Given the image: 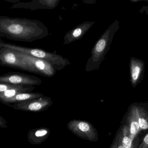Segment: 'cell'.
Returning <instances> with one entry per match:
<instances>
[{
	"instance_id": "obj_17",
	"label": "cell",
	"mask_w": 148,
	"mask_h": 148,
	"mask_svg": "<svg viewBox=\"0 0 148 148\" xmlns=\"http://www.w3.org/2000/svg\"><path fill=\"white\" fill-rule=\"evenodd\" d=\"M78 128L83 132H87L89 129V125L87 123L83 122L80 123L78 124Z\"/></svg>"
},
{
	"instance_id": "obj_24",
	"label": "cell",
	"mask_w": 148,
	"mask_h": 148,
	"mask_svg": "<svg viewBox=\"0 0 148 148\" xmlns=\"http://www.w3.org/2000/svg\"><path fill=\"white\" fill-rule=\"evenodd\" d=\"M145 1H146V2H147L148 3V0H146Z\"/></svg>"
},
{
	"instance_id": "obj_23",
	"label": "cell",
	"mask_w": 148,
	"mask_h": 148,
	"mask_svg": "<svg viewBox=\"0 0 148 148\" xmlns=\"http://www.w3.org/2000/svg\"><path fill=\"white\" fill-rule=\"evenodd\" d=\"M118 148H124L123 147V146H122V145H121V146H119V147H118Z\"/></svg>"
},
{
	"instance_id": "obj_18",
	"label": "cell",
	"mask_w": 148,
	"mask_h": 148,
	"mask_svg": "<svg viewBox=\"0 0 148 148\" xmlns=\"http://www.w3.org/2000/svg\"><path fill=\"white\" fill-rule=\"evenodd\" d=\"M8 127V123L6 120L0 115V128H7Z\"/></svg>"
},
{
	"instance_id": "obj_4",
	"label": "cell",
	"mask_w": 148,
	"mask_h": 148,
	"mask_svg": "<svg viewBox=\"0 0 148 148\" xmlns=\"http://www.w3.org/2000/svg\"><path fill=\"white\" fill-rule=\"evenodd\" d=\"M16 52L25 63L28 72L47 77H53L56 74V70L47 62L31 56Z\"/></svg>"
},
{
	"instance_id": "obj_6",
	"label": "cell",
	"mask_w": 148,
	"mask_h": 148,
	"mask_svg": "<svg viewBox=\"0 0 148 148\" xmlns=\"http://www.w3.org/2000/svg\"><path fill=\"white\" fill-rule=\"evenodd\" d=\"M0 65L28 72V69L21 58L14 50L2 47L0 50Z\"/></svg>"
},
{
	"instance_id": "obj_1",
	"label": "cell",
	"mask_w": 148,
	"mask_h": 148,
	"mask_svg": "<svg viewBox=\"0 0 148 148\" xmlns=\"http://www.w3.org/2000/svg\"><path fill=\"white\" fill-rule=\"evenodd\" d=\"M48 28L40 21L0 15V37L32 42L48 36Z\"/></svg>"
},
{
	"instance_id": "obj_7",
	"label": "cell",
	"mask_w": 148,
	"mask_h": 148,
	"mask_svg": "<svg viewBox=\"0 0 148 148\" xmlns=\"http://www.w3.org/2000/svg\"><path fill=\"white\" fill-rule=\"evenodd\" d=\"M129 66L130 83L132 87L135 88L143 80L145 63L141 59L131 57Z\"/></svg>"
},
{
	"instance_id": "obj_14",
	"label": "cell",
	"mask_w": 148,
	"mask_h": 148,
	"mask_svg": "<svg viewBox=\"0 0 148 148\" xmlns=\"http://www.w3.org/2000/svg\"><path fill=\"white\" fill-rule=\"evenodd\" d=\"M123 136L122 140V145L124 148H136L133 143V140L130 136L129 130L127 125L124 126Z\"/></svg>"
},
{
	"instance_id": "obj_9",
	"label": "cell",
	"mask_w": 148,
	"mask_h": 148,
	"mask_svg": "<svg viewBox=\"0 0 148 148\" xmlns=\"http://www.w3.org/2000/svg\"><path fill=\"white\" fill-rule=\"evenodd\" d=\"M60 0H35L29 2L18 3L14 4L12 8H21L36 10L37 9H53L56 8Z\"/></svg>"
},
{
	"instance_id": "obj_8",
	"label": "cell",
	"mask_w": 148,
	"mask_h": 148,
	"mask_svg": "<svg viewBox=\"0 0 148 148\" xmlns=\"http://www.w3.org/2000/svg\"><path fill=\"white\" fill-rule=\"evenodd\" d=\"M95 23V21H86L69 30L64 36L63 44H69L82 39Z\"/></svg>"
},
{
	"instance_id": "obj_22",
	"label": "cell",
	"mask_w": 148,
	"mask_h": 148,
	"mask_svg": "<svg viewBox=\"0 0 148 148\" xmlns=\"http://www.w3.org/2000/svg\"><path fill=\"white\" fill-rule=\"evenodd\" d=\"M4 43V41H3L2 40H1V37H0V45H1V44H2V43Z\"/></svg>"
},
{
	"instance_id": "obj_12",
	"label": "cell",
	"mask_w": 148,
	"mask_h": 148,
	"mask_svg": "<svg viewBox=\"0 0 148 148\" xmlns=\"http://www.w3.org/2000/svg\"><path fill=\"white\" fill-rule=\"evenodd\" d=\"M35 87L28 85H19L16 87L8 89L0 93V102L14 97L16 95L23 93H28L33 90Z\"/></svg>"
},
{
	"instance_id": "obj_11",
	"label": "cell",
	"mask_w": 148,
	"mask_h": 148,
	"mask_svg": "<svg viewBox=\"0 0 148 148\" xmlns=\"http://www.w3.org/2000/svg\"><path fill=\"white\" fill-rule=\"evenodd\" d=\"M127 126L129 130L130 136L134 140L140 132V125L136 114L134 107L133 104L130 106L127 116Z\"/></svg>"
},
{
	"instance_id": "obj_16",
	"label": "cell",
	"mask_w": 148,
	"mask_h": 148,
	"mask_svg": "<svg viewBox=\"0 0 148 148\" xmlns=\"http://www.w3.org/2000/svg\"><path fill=\"white\" fill-rule=\"evenodd\" d=\"M137 148H148V132L144 136L141 143Z\"/></svg>"
},
{
	"instance_id": "obj_3",
	"label": "cell",
	"mask_w": 148,
	"mask_h": 148,
	"mask_svg": "<svg viewBox=\"0 0 148 148\" xmlns=\"http://www.w3.org/2000/svg\"><path fill=\"white\" fill-rule=\"evenodd\" d=\"M0 46L43 60L51 64L56 71H60L71 64L68 59L64 58L61 55L41 49L27 47L5 43H2Z\"/></svg>"
},
{
	"instance_id": "obj_21",
	"label": "cell",
	"mask_w": 148,
	"mask_h": 148,
	"mask_svg": "<svg viewBox=\"0 0 148 148\" xmlns=\"http://www.w3.org/2000/svg\"><path fill=\"white\" fill-rule=\"evenodd\" d=\"M146 1V0H130V1L131 2L134 3H135L138 2L143 1Z\"/></svg>"
},
{
	"instance_id": "obj_2",
	"label": "cell",
	"mask_w": 148,
	"mask_h": 148,
	"mask_svg": "<svg viewBox=\"0 0 148 148\" xmlns=\"http://www.w3.org/2000/svg\"><path fill=\"white\" fill-rule=\"evenodd\" d=\"M120 26V22L115 20L97 41L86 63V72L99 70L101 64L105 60V56L110 49L113 38L119 30Z\"/></svg>"
},
{
	"instance_id": "obj_25",
	"label": "cell",
	"mask_w": 148,
	"mask_h": 148,
	"mask_svg": "<svg viewBox=\"0 0 148 148\" xmlns=\"http://www.w3.org/2000/svg\"><path fill=\"white\" fill-rule=\"evenodd\" d=\"M1 46H0V50H1Z\"/></svg>"
},
{
	"instance_id": "obj_19",
	"label": "cell",
	"mask_w": 148,
	"mask_h": 148,
	"mask_svg": "<svg viewBox=\"0 0 148 148\" xmlns=\"http://www.w3.org/2000/svg\"><path fill=\"white\" fill-rule=\"evenodd\" d=\"M47 132L46 130H42V131L38 130L35 132V135L36 137H40V136H43L47 134Z\"/></svg>"
},
{
	"instance_id": "obj_15",
	"label": "cell",
	"mask_w": 148,
	"mask_h": 148,
	"mask_svg": "<svg viewBox=\"0 0 148 148\" xmlns=\"http://www.w3.org/2000/svg\"><path fill=\"white\" fill-rule=\"evenodd\" d=\"M18 86L19 85H12L8 83H0V93L4 92L10 89L16 87Z\"/></svg>"
},
{
	"instance_id": "obj_10",
	"label": "cell",
	"mask_w": 148,
	"mask_h": 148,
	"mask_svg": "<svg viewBox=\"0 0 148 148\" xmlns=\"http://www.w3.org/2000/svg\"><path fill=\"white\" fill-rule=\"evenodd\" d=\"M140 131L148 130V104L143 103H133Z\"/></svg>"
},
{
	"instance_id": "obj_13",
	"label": "cell",
	"mask_w": 148,
	"mask_h": 148,
	"mask_svg": "<svg viewBox=\"0 0 148 148\" xmlns=\"http://www.w3.org/2000/svg\"><path fill=\"white\" fill-rule=\"evenodd\" d=\"M40 96V94L29 93H21L16 95L14 97L4 101L1 103L10 107L11 105L15 103H19L28 100H32Z\"/></svg>"
},
{
	"instance_id": "obj_20",
	"label": "cell",
	"mask_w": 148,
	"mask_h": 148,
	"mask_svg": "<svg viewBox=\"0 0 148 148\" xmlns=\"http://www.w3.org/2000/svg\"><path fill=\"white\" fill-rule=\"evenodd\" d=\"M139 12L142 14L146 13L148 16V6H143L139 10Z\"/></svg>"
},
{
	"instance_id": "obj_5",
	"label": "cell",
	"mask_w": 148,
	"mask_h": 148,
	"mask_svg": "<svg viewBox=\"0 0 148 148\" xmlns=\"http://www.w3.org/2000/svg\"><path fill=\"white\" fill-rule=\"evenodd\" d=\"M42 81L34 76L20 72H10L0 76V83L12 85L36 86L41 84Z\"/></svg>"
}]
</instances>
